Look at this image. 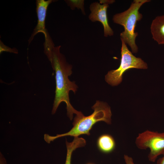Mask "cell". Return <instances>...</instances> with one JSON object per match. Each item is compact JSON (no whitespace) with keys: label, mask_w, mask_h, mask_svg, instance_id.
Returning a JSON list of instances; mask_svg holds the SVG:
<instances>
[{"label":"cell","mask_w":164,"mask_h":164,"mask_svg":"<svg viewBox=\"0 0 164 164\" xmlns=\"http://www.w3.org/2000/svg\"><path fill=\"white\" fill-rule=\"evenodd\" d=\"M150 1L134 0L127 10L116 14L113 16V22L123 27L124 30L120 34L121 39L128 45L132 53H136L138 50L135 41L138 33L135 31L137 22L143 17L139 10L143 4Z\"/></svg>","instance_id":"cell-3"},{"label":"cell","mask_w":164,"mask_h":164,"mask_svg":"<svg viewBox=\"0 0 164 164\" xmlns=\"http://www.w3.org/2000/svg\"><path fill=\"white\" fill-rule=\"evenodd\" d=\"M43 46L44 53L55 73L56 87L52 113L54 114L60 104L64 102L66 105L67 116L71 120L74 114L78 115L82 113L76 110L70 102V91H72L75 94L78 88L75 82L70 81L68 77L72 74V66L61 53L60 46H55L53 43H43Z\"/></svg>","instance_id":"cell-1"},{"label":"cell","mask_w":164,"mask_h":164,"mask_svg":"<svg viewBox=\"0 0 164 164\" xmlns=\"http://www.w3.org/2000/svg\"><path fill=\"white\" fill-rule=\"evenodd\" d=\"M55 1L53 0H36V11L38 19L37 22L28 40L29 45L33 40L34 36L39 33L43 34L45 40L51 37L47 29L46 28L45 21L48 7L51 3Z\"/></svg>","instance_id":"cell-7"},{"label":"cell","mask_w":164,"mask_h":164,"mask_svg":"<svg viewBox=\"0 0 164 164\" xmlns=\"http://www.w3.org/2000/svg\"><path fill=\"white\" fill-rule=\"evenodd\" d=\"M124 159L126 164H135L132 158L127 155H124Z\"/></svg>","instance_id":"cell-13"},{"label":"cell","mask_w":164,"mask_h":164,"mask_svg":"<svg viewBox=\"0 0 164 164\" xmlns=\"http://www.w3.org/2000/svg\"><path fill=\"white\" fill-rule=\"evenodd\" d=\"M87 164H93V163H88Z\"/></svg>","instance_id":"cell-16"},{"label":"cell","mask_w":164,"mask_h":164,"mask_svg":"<svg viewBox=\"0 0 164 164\" xmlns=\"http://www.w3.org/2000/svg\"><path fill=\"white\" fill-rule=\"evenodd\" d=\"M157 164H164V154L163 157L158 160Z\"/></svg>","instance_id":"cell-15"},{"label":"cell","mask_w":164,"mask_h":164,"mask_svg":"<svg viewBox=\"0 0 164 164\" xmlns=\"http://www.w3.org/2000/svg\"><path fill=\"white\" fill-rule=\"evenodd\" d=\"M94 110L90 115L85 116L83 114L76 115L73 123V126L67 133L52 136L47 134L44 135V139L48 143L60 137L65 136L77 137L82 135H89L90 131L97 122L103 121L108 124H111L112 114L110 107L106 103L97 101L92 107Z\"/></svg>","instance_id":"cell-2"},{"label":"cell","mask_w":164,"mask_h":164,"mask_svg":"<svg viewBox=\"0 0 164 164\" xmlns=\"http://www.w3.org/2000/svg\"><path fill=\"white\" fill-rule=\"evenodd\" d=\"M100 3L95 2L90 5L91 13L89 19L92 22H101L104 28V36H111L114 35V31L110 26L108 19L107 10L109 4L113 3L114 0H101Z\"/></svg>","instance_id":"cell-6"},{"label":"cell","mask_w":164,"mask_h":164,"mask_svg":"<svg viewBox=\"0 0 164 164\" xmlns=\"http://www.w3.org/2000/svg\"><path fill=\"white\" fill-rule=\"evenodd\" d=\"M65 1L71 9L73 10L76 8L80 9L82 13L85 15L84 0H66Z\"/></svg>","instance_id":"cell-11"},{"label":"cell","mask_w":164,"mask_h":164,"mask_svg":"<svg viewBox=\"0 0 164 164\" xmlns=\"http://www.w3.org/2000/svg\"><path fill=\"white\" fill-rule=\"evenodd\" d=\"M135 143L139 149H149L148 158L151 162H154L159 155L164 154V132L145 131L138 134Z\"/></svg>","instance_id":"cell-5"},{"label":"cell","mask_w":164,"mask_h":164,"mask_svg":"<svg viewBox=\"0 0 164 164\" xmlns=\"http://www.w3.org/2000/svg\"><path fill=\"white\" fill-rule=\"evenodd\" d=\"M152 38L159 44H164V15L156 16L150 26Z\"/></svg>","instance_id":"cell-8"},{"label":"cell","mask_w":164,"mask_h":164,"mask_svg":"<svg viewBox=\"0 0 164 164\" xmlns=\"http://www.w3.org/2000/svg\"><path fill=\"white\" fill-rule=\"evenodd\" d=\"M0 164H7L5 159L1 155H0Z\"/></svg>","instance_id":"cell-14"},{"label":"cell","mask_w":164,"mask_h":164,"mask_svg":"<svg viewBox=\"0 0 164 164\" xmlns=\"http://www.w3.org/2000/svg\"><path fill=\"white\" fill-rule=\"evenodd\" d=\"M97 145L99 151L104 153L112 152L115 147V142L114 138L108 134L100 135L97 139Z\"/></svg>","instance_id":"cell-9"},{"label":"cell","mask_w":164,"mask_h":164,"mask_svg":"<svg viewBox=\"0 0 164 164\" xmlns=\"http://www.w3.org/2000/svg\"><path fill=\"white\" fill-rule=\"evenodd\" d=\"M4 52H6L15 54H18V50L15 47L11 48L10 47L5 45L0 40V54H2Z\"/></svg>","instance_id":"cell-12"},{"label":"cell","mask_w":164,"mask_h":164,"mask_svg":"<svg viewBox=\"0 0 164 164\" xmlns=\"http://www.w3.org/2000/svg\"><path fill=\"white\" fill-rule=\"evenodd\" d=\"M66 144L67 153L65 164H71V156L73 152L77 148L84 146L86 141L82 138L74 137L72 142H69L66 140Z\"/></svg>","instance_id":"cell-10"},{"label":"cell","mask_w":164,"mask_h":164,"mask_svg":"<svg viewBox=\"0 0 164 164\" xmlns=\"http://www.w3.org/2000/svg\"><path fill=\"white\" fill-rule=\"evenodd\" d=\"M121 40V58L119 67L117 69L109 71L105 76L106 82L112 86L118 85L121 82L123 75L127 70L133 68L144 69L148 68L146 63L141 58L134 56L126 44Z\"/></svg>","instance_id":"cell-4"}]
</instances>
